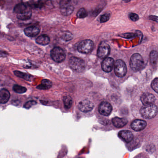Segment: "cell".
<instances>
[{"label": "cell", "instance_id": "ffe728a7", "mask_svg": "<svg viewBox=\"0 0 158 158\" xmlns=\"http://www.w3.org/2000/svg\"><path fill=\"white\" fill-rule=\"evenodd\" d=\"M52 82L48 79H43L41 84L37 87V88L39 89H48L52 86Z\"/></svg>", "mask_w": 158, "mask_h": 158}, {"label": "cell", "instance_id": "8992f818", "mask_svg": "<svg viewBox=\"0 0 158 158\" xmlns=\"http://www.w3.org/2000/svg\"><path fill=\"white\" fill-rule=\"evenodd\" d=\"M52 59L57 63L62 62L65 59V54L62 49L60 47H55L51 52Z\"/></svg>", "mask_w": 158, "mask_h": 158}, {"label": "cell", "instance_id": "5bb4252c", "mask_svg": "<svg viewBox=\"0 0 158 158\" xmlns=\"http://www.w3.org/2000/svg\"><path fill=\"white\" fill-rule=\"evenodd\" d=\"M40 32V29L37 26H31L27 27L24 30V33L29 37H35Z\"/></svg>", "mask_w": 158, "mask_h": 158}, {"label": "cell", "instance_id": "484cf974", "mask_svg": "<svg viewBox=\"0 0 158 158\" xmlns=\"http://www.w3.org/2000/svg\"><path fill=\"white\" fill-rule=\"evenodd\" d=\"M13 89L14 91H15L16 93H19V94H23V93L26 92L27 90L26 88L17 85H14Z\"/></svg>", "mask_w": 158, "mask_h": 158}, {"label": "cell", "instance_id": "f546056e", "mask_svg": "<svg viewBox=\"0 0 158 158\" xmlns=\"http://www.w3.org/2000/svg\"><path fill=\"white\" fill-rule=\"evenodd\" d=\"M36 104V102L35 101H28L26 103H25V104L24 105V107L26 109H28L31 108L32 106H34V105Z\"/></svg>", "mask_w": 158, "mask_h": 158}, {"label": "cell", "instance_id": "d6986e66", "mask_svg": "<svg viewBox=\"0 0 158 158\" xmlns=\"http://www.w3.org/2000/svg\"><path fill=\"white\" fill-rule=\"evenodd\" d=\"M29 10V9H28L27 6L25 3H20L17 4L15 7L14 11L15 13L17 14V15L21 14Z\"/></svg>", "mask_w": 158, "mask_h": 158}, {"label": "cell", "instance_id": "ac0fdd59", "mask_svg": "<svg viewBox=\"0 0 158 158\" xmlns=\"http://www.w3.org/2000/svg\"><path fill=\"white\" fill-rule=\"evenodd\" d=\"M36 42L40 45L46 46L50 42V39L47 35H41L36 39Z\"/></svg>", "mask_w": 158, "mask_h": 158}, {"label": "cell", "instance_id": "7a4b0ae2", "mask_svg": "<svg viewBox=\"0 0 158 158\" xmlns=\"http://www.w3.org/2000/svg\"><path fill=\"white\" fill-rule=\"evenodd\" d=\"M69 65L73 70L77 73H82L85 69V61L77 57H73L70 58Z\"/></svg>", "mask_w": 158, "mask_h": 158}, {"label": "cell", "instance_id": "2e32d148", "mask_svg": "<svg viewBox=\"0 0 158 158\" xmlns=\"http://www.w3.org/2000/svg\"><path fill=\"white\" fill-rule=\"evenodd\" d=\"M10 97V94L9 90L2 89L0 91V102L2 104L6 103L9 101Z\"/></svg>", "mask_w": 158, "mask_h": 158}, {"label": "cell", "instance_id": "9a60e30c", "mask_svg": "<svg viewBox=\"0 0 158 158\" xmlns=\"http://www.w3.org/2000/svg\"><path fill=\"white\" fill-rule=\"evenodd\" d=\"M119 137L127 143L130 142L133 140L134 135L130 131L127 130H122L118 134Z\"/></svg>", "mask_w": 158, "mask_h": 158}, {"label": "cell", "instance_id": "8fae6325", "mask_svg": "<svg viewBox=\"0 0 158 158\" xmlns=\"http://www.w3.org/2000/svg\"><path fill=\"white\" fill-rule=\"evenodd\" d=\"M114 65V60L110 57H107L102 63V68L104 72L110 73L111 72Z\"/></svg>", "mask_w": 158, "mask_h": 158}, {"label": "cell", "instance_id": "3957f363", "mask_svg": "<svg viewBox=\"0 0 158 158\" xmlns=\"http://www.w3.org/2000/svg\"><path fill=\"white\" fill-rule=\"evenodd\" d=\"M144 60L141 55L135 53L131 56L130 60V67L134 72H138L142 69Z\"/></svg>", "mask_w": 158, "mask_h": 158}, {"label": "cell", "instance_id": "4dcf8cb0", "mask_svg": "<svg viewBox=\"0 0 158 158\" xmlns=\"http://www.w3.org/2000/svg\"><path fill=\"white\" fill-rule=\"evenodd\" d=\"M129 17L130 20L133 22H136L139 19L138 15L135 13H130L129 15Z\"/></svg>", "mask_w": 158, "mask_h": 158}, {"label": "cell", "instance_id": "4fadbf2b", "mask_svg": "<svg viewBox=\"0 0 158 158\" xmlns=\"http://www.w3.org/2000/svg\"><path fill=\"white\" fill-rule=\"evenodd\" d=\"M141 102L144 105L153 104L155 102V98L154 95L149 93H144L140 98Z\"/></svg>", "mask_w": 158, "mask_h": 158}, {"label": "cell", "instance_id": "83f0119b", "mask_svg": "<svg viewBox=\"0 0 158 158\" xmlns=\"http://www.w3.org/2000/svg\"><path fill=\"white\" fill-rule=\"evenodd\" d=\"M151 87L152 89L158 93V78H156L152 81L151 83Z\"/></svg>", "mask_w": 158, "mask_h": 158}, {"label": "cell", "instance_id": "5b68a950", "mask_svg": "<svg viewBox=\"0 0 158 158\" xmlns=\"http://www.w3.org/2000/svg\"><path fill=\"white\" fill-rule=\"evenodd\" d=\"M114 72L118 77H124L127 72V68L125 63L121 60H116L114 64Z\"/></svg>", "mask_w": 158, "mask_h": 158}, {"label": "cell", "instance_id": "ba28073f", "mask_svg": "<svg viewBox=\"0 0 158 158\" xmlns=\"http://www.w3.org/2000/svg\"><path fill=\"white\" fill-rule=\"evenodd\" d=\"M110 53V47L108 44L104 42L100 44L98 48L97 55L100 59H106Z\"/></svg>", "mask_w": 158, "mask_h": 158}, {"label": "cell", "instance_id": "6da1fadb", "mask_svg": "<svg viewBox=\"0 0 158 158\" xmlns=\"http://www.w3.org/2000/svg\"><path fill=\"white\" fill-rule=\"evenodd\" d=\"M158 108L153 104L144 105L140 109V112L142 117L145 119L154 118L158 113Z\"/></svg>", "mask_w": 158, "mask_h": 158}, {"label": "cell", "instance_id": "52a82bcc", "mask_svg": "<svg viewBox=\"0 0 158 158\" xmlns=\"http://www.w3.org/2000/svg\"><path fill=\"white\" fill-rule=\"evenodd\" d=\"M60 5L61 13L64 16L72 14L74 10L73 5L70 1H61Z\"/></svg>", "mask_w": 158, "mask_h": 158}, {"label": "cell", "instance_id": "d4e9b609", "mask_svg": "<svg viewBox=\"0 0 158 158\" xmlns=\"http://www.w3.org/2000/svg\"><path fill=\"white\" fill-rule=\"evenodd\" d=\"M63 102L64 108L66 109H69L73 105V101L70 96H65L63 98Z\"/></svg>", "mask_w": 158, "mask_h": 158}, {"label": "cell", "instance_id": "1f68e13d", "mask_svg": "<svg viewBox=\"0 0 158 158\" xmlns=\"http://www.w3.org/2000/svg\"><path fill=\"white\" fill-rule=\"evenodd\" d=\"M150 19L153 20V21H155V22H158V17H157V16H150Z\"/></svg>", "mask_w": 158, "mask_h": 158}, {"label": "cell", "instance_id": "e0dca14e", "mask_svg": "<svg viewBox=\"0 0 158 158\" xmlns=\"http://www.w3.org/2000/svg\"><path fill=\"white\" fill-rule=\"evenodd\" d=\"M112 123L117 128L123 127L127 123V120L124 118H119L116 117L112 119Z\"/></svg>", "mask_w": 158, "mask_h": 158}, {"label": "cell", "instance_id": "277c9868", "mask_svg": "<svg viewBox=\"0 0 158 158\" xmlns=\"http://www.w3.org/2000/svg\"><path fill=\"white\" fill-rule=\"evenodd\" d=\"M94 43L90 40H85L80 42L77 46V50L80 53L87 54L92 51Z\"/></svg>", "mask_w": 158, "mask_h": 158}, {"label": "cell", "instance_id": "603a6c76", "mask_svg": "<svg viewBox=\"0 0 158 158\" xmlns=\"http://www.w3.org/2000/svg\"><path fill=\"white\" fill-rule=\"evenodd\" d=\"M14 73L15 75L18 77H21L23 79L27 80V81H31V78H32L31 76L28 74L18 71H15Z\"/></svg>", "mask_w": 158, "mask_h": 158}, {"label": "cell", "instance_id": "f1b7e54d", "mask_svg": "<svg viewBox=\"0 0 158 158\" xmlns=\"http://www.w3.org/2000/svg\"><path fill=\"white\" fill-rule=\"evenodd\" d=\"M110 18V15L109 14H105L101 15L100 17V22L101 23H104L109 21Z\"/></svg>", "mask_w": 158, "mask_h": 158}, {"label": "cell", "instance_id": "cb8c5ba5", "mask_svg": "<svg viewBox=\"0 0 158 158\" xmlns=\"http://www.w3.org/2000/svg\"><path fill=\"white\" fill-rule=\"evenodd\" d=\"M60 38L65 41H69L73 38V35L69 31H64L61 34Z\"/></svg>", "mask_w": 158, "mask_h": 158}, {"label": "cell", "instance_id": "30bf717a", "mask_svg": "<svg viewBox=\"0 0 158 158\" xmlns=\"http://www.w3.org/2000/svg\"><path fill=\"white\" fill-rule=\"evenodd\" d=\"M78 108L80 111L83 112H88L93 110L94 104L90 101L84 100L79 102Z\"/></svg>", "mask_w": 158, "mask_h": 158}, {"label": "cell", "instance_id": "44dd1931", "mask_svg": "<svg viewBox=\"0 0 158 158\" xmlns=\"http://www.w3.org/2000/svg\"><path fill=\"white\" fill-rule=\"evenodd\" d=\"M32 11L31 10H29L21 14L17 15V17L19 20H22V21H25V20L30 19L32 16Z\"/></svg>", "mask_w": 158, "mask_h": 158}, {"label": "cell", "instance_id": "7c38bea8", "mask_svg": "<svg viewBox=\"0 0 158 158\" xmlns=\"http://www.w3.org/2000/svg\"><path fill=\"white\" fill-rule=\"evenodd\" d=\"M147 126V123L144 120L136 119L133 121L131 123V127L133 130L139 131L143 130Z\"/></svg>", "mask_w": 158, "mask_h": 158}, {"label": "cell", "instance_id": "4316f807", "mask_svg": "<svg viewBox=\"0 0 158 158\" xmlns=\"http://www.w3.org/2000/svg\"><path fill=\"white\" fill-rule=\"evenodd\" d=\"M77 16L79 18H84L88 16V12L85 8H81L77 12Z\"/></svg>", "mask_w": 158, "mask_h": 158}, {"label": "cell", "instance_id": "7402d4cb", "mask_svg": "<svg viewBox=\"0 0 158 158\" xmlns=\"http://www.w3.org/2000/svg\"><path fill=\"white\" fill-rule=\"evenodd\" d=\"M158 59V53L156 51H152L150 54V61L152 65H155Z\"/></svg>", "mask_w": 158, "mask_h": 158}, {"label": "cell", "instance_id": "9c48e42d", "mask_svg": "<svg viewBox=\"0 0 158 158\" xmlns=\"http://www.w3.org/2000/svg\"><path fill=\"white\" fill-rule=\"evenodd\" d=\"M112 110V107L109 102H102L98 107V111L100 114L104 116H108Z\"/></svg>", "mask_w": 158, "mask_h": 158}]
</instances>
